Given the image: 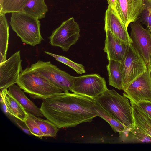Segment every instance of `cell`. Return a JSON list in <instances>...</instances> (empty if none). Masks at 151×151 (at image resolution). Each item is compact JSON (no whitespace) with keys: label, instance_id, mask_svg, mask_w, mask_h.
I'll list each match as a JSON object with an SVG mask.
<instances>
[{"label":"cell","instance_id":"obj_9","mask_svg":"<svg viewBox=\"0 0 151 151\" xmlns=\"http://www.w3.org/2000/svg\"><path fill=\"white\" fill-rule=\"evenodd\" d=\"M130 37L133 47L144 59L147 65L151 55V32L142 26L139 18L130 24Z\"/></svg>","mask_w":151,"mask_h":151},{"label":"cell","instance_id":"obj_5","mask_svg":"<svg viewBox=\"0 0 151 151\" xmlns=\"http://www.w3.org/2000/svg\"><path fill=\"white\" fill-rule=\"evenodd\" d=\"M29 68L37 74L58 86L64 92H69L73 85L75 77L60 69L50 61L39 60L32 64Z\"/></svg>","mask_w":151,"mask_h":151},{"label":"cell","instance_id":"obj_28","mask_svg":"<svg viewBox=\"0 0 151 151\" xmlns=\"http://www.w3.org/2000/svg\"><path fill=\"white\" fill-rule=\"evenodd\" d=\"M8 115L9 116V118L24 132L29 135H32L24 121L9 114H8Z\"/></svg>","mask_w":151,"mask_h":151},{"label":"cell","instance_id":"obj_18","mask_svg":"<svg viewBox=\"0 0 151 151\" xmlns=\"http://www.w3.org/2000/svg\"><path fill=\"white\" fill-rule=\"evenodd\" d=\"M9 27L5 14L0 13V63L6 60Z\"/></svg>","mask_w":151,"mask_h":151},{"label":"cell","instance_id":"obj_7","mask_svg":"<svg viewBox=\"0 0 151 151\" xmlns=\"http://www.w3.org/2000/svg\"><path fill=\"white\" fill-rule=\"evenodd\" d=\"M79 25L71 17L63 22L54 30L49 37V43L52 46L60 47L63 51H67L75 44L80 37Z\"/></svg>","mask_w":151,"mask_h":151},{"label":"cell","instance_id":"obj_8","mask_svg":"<svg viewBox=\"0 0 151 151\" xmlns=\"http://www.w3.org/2000/svg\"><path fill=\"white\" fill-rule=\"evenodd\" d=\"M107 89L104 78L98 74H93L75 77L70 91L93 99Z\"/></svg>","mask_w":151,"mask_h":151},{"label":"cell","instance_id":"obj_26","mask_svg":"<svg viewBox=\"0 0 151 151\" xmlns=\"http://www.w3.org/2000/svg\"><path fill=\"white\" fill-rule=\"evenodd\" d=\"M24 121L32 135L40 139L42 138V137H44L43 134L40 130L37 124L29 116L28 114Z\"/></svg>","mask_w":151,"mask_h":151},{"label":"cell","instance_id":"obj_31","mask_svg":"<svg viewBox=\"0 0 151 151\" xmlns=\"http://www.w3.org/2000/svg\"><path fill=\"white\" fill-rule=\"evenodd\" d=\"M147 65H148V67L151 76V55L150 57V59L149 63Z\"/></svg>","mask_w":151,"mask_h":151},{"label":"cell","instance_id":"obj_11","mask_svg":"<svg viewBox=\"0 0 151 151\" xmlns=\"http://www.w3.org/2000/svg\"><path fill=\"white\" fill-rule=\"evenodd\" d=\"M20 51L12 54L4 61L0 63V88H8L17 83L22 70Z\"/></svg>","mask_w":151,"mask_h":151},{"label":"cell","instance_id":"obj_16","mask_svg":"<svg viewBox=\"0 0 151 151\" xmlns=\"http://www.w3.org/2000/svg\"><path fill=\"white\" fill-rule=\"evenodd\" d=\"M7 89L1 91V103L5 105L8 114L24 121L28 113L20 104L7 92Z\"/></svg>","mask_w":151,"mask_h":151},{"label":"cell","instance_id":"obj_23","mask_svg":"<svg viewBox=\"0 0 151 151\" xmlns=\"http://www.w3.org/2000/svg\"><path fill=\"white\" fill-rule=\"evenodd\" d=\"M29 0H4L0 7V13L22 12Z\"/></svg>","mask_w":151,"mask_h":151},{"label":"cell","instance_id":"obj_15","mask_svg":"<svg viewBox=\"0 0 151 151\" xmlns=\"http://www.w3.org/2000/svg\"><path fill=\"white\" fill-rule=\"evenodd\" d=\"M8 93L28 113L35 116L40 117H44L40 108L38 107L25 95L22 89L17 85H13L8 88Z\"/></svg>","mask_w":151,"mask_h":151},{"label":"cell","instance_id":"obj_30","mask_svg":"<svg viewBox=\"0 0 151 151\" xmlns=\"http://www.w3.org/2000/svg\"><path fill=\"white\" fill-rule=\"evenodd\" d=\"M108 6L115 10V5L117 0H107Z\"/></svg>","mask_w":151,"mask_h":151},{"label":"cell","instance_id":"obj_10","mask_svg":"<svg viewBox=\"0 0 151 151\" xmlns=\"http://www.w3.org/2000/svg\"><path fill=\"white\" fill-rule=\"evenodd\" d=\"M147 66V70L123 90V95L136 103L142 101H151V76Z\"/></svg>","mask_w":151,"mask_h":151},{"label":"cell","instance_id":"obj_21","mask_svg":"<svg viewBox=\"0 0 151 151\" xmlns=\"http://www.w3.org/2000/svg\"><path fill=\"white\" fill-rule=\"evenodd\" d=\"M94 109L97 116L102 118L106 121L115 133L118 132L121 134L123 133L129 132V130L123 124L96 104L95 102Z\"/></svg>","mask_w":151,"mask_h":151},{"label":"cell","instance_id":"obj_3","mask_svg":"<svg viewBox=\"0 0 151 151\" xmlns=\"http://www.w3.org/2000/svg\"><path fill=\"white\" fill-rule=\"evenodd\" d=\"M17 83L33 99L44 100L63 92L58 86L37 74L29 67L21 71Z\"/></svg>","mask_w":151,"mask_h":151},{"label":"cell","instance_id":"obj_20","mask_svg":"<svg viewBox=\"0 0 151 151\" xmlns=\"http://www.w3.org/2000/svg\"><path fill=\"white\" fill-rule=\"evenodd\" d=\"M48 11V7L44 0H29L22 12L39 20L44 18Z\"/></svg>","mask_w":151,"mask_h":151},{"label":"cell","instance_id":"obj_2","mask_svg":"<svg viewBox=\"0 0 151 151\" xmlns=\"http://www.w3.org/2000/svg\"><path fill=\"white\" fill-rule=\"evenodd\" d=\"M95 102L129 131L134 127L132 108L128 99L114 89H108L93 99Z\"/></svg>","mask_w":151,"mask_h":151},{"label":"cell","instance_id":"obj_17","mask_svg":"<svg viewBox=\"0 0 151 151\" xmlns=\"http://www.w3.org/2000/svg\"><path fill=\"white\" fill-rule=\"evenodd\" d=\"M134 126L151 137V118L137 104L131 100Z\"/></svg>","mask_w":151,"mask_h":151},{"label":"cell","instance_id":"obj_33","mask_svg":"<svg viewBox=\"0 0 151 151\" xmlns=\"http://www.w3.org/2000/svg\"><path fill=\"white\" fill-rule=\"evenodd\" d=\"M149 1H150V5H151V0H149Z\"/></svg>","mask_w":151,"mask_h":151},{"label":"cell","instance_id":"obj_12","mask_svg":"<svg viewBox=\"0 0 151 151\" xmlns=\"http://www.w3.org/2000/svg\"><path fill=\"white\" fill-rule=\"evenodd\" d=\"M144 0H117L115 10L127 28L139 18Z\"/></svg>","mask_w":151,"mask_h":151},{"label":"cell","instance_id":"obj_19","mask_svg":"<svg viewBox=\"0 0 151 151\" xmlns=\"http://www.w3.org/2000/svg\"><path fill=\"white\" fill-rule=\"evenodd\" d=\"M121 63L110 60L106 66L109 85L119 90H123L122 86V76L120 68Z\"/></svg>","mask_w":151,"mask_h":151},{"label":"cell","instance_id":"obj_4","mask_svg":"<svg viewBox=\"0 0 151 151\" xmlns=\"http://www.w3.org/2000/svg\"><path fill=\"white\" fill-rule=\"evenodd\" d=\"M10 24L12 30L25 43L34 46L43 39L37 18L22 12L12 13Z\"/></svg>","mask_w":151,"mask_h":151},{"label":"cell","instance_id":"obj_27","mask_svg":"<svg viewBox=\"0 0 151 151\" xmlns=\"http://www.w3.org/2000/svg\"><path fill=\"white\" fill-rule=\"evenodd\" d=\"M130 129V132L132 136L136 139L143 142H151V137L140 129L137 127Z\"/></svg>","mask_w":151,"mask_h":151},{"label":"cell","instance_id":"obj_25","mask_svg":"<svg viewBox=\"0 0 151 151\" xmlns=\"http://www.w3.org/2000/svg\"><path fill=\"white\" fill-rule=\"evenodd\" d=\"M139 18L151 32V6L149 0H144L142 10Z\"/></svg>","mask_w":151,"mask_h":151},{"label":"cell","instance_id":"obj_24","mask_svg":"<svg viewBox=\"0 0 151 151\" xmlns=\"http://www.w3.org/2000/svg\"><path fill=\"white\" fill-rule=\"evenodd\" d=\"M45 52L54 57L56 60L68 66L78 74H81L85 73L84 67L81 64L74 62L63 56L54 54L47 51H45Z\"/></svg>","mask_w":151,"mask_h":151},{"label":"cell","instance_id":"obj_32","mask_svg":"<svg viewBox=\"0 0 151 151\" xmlns=\"http://www.w3.org/2000/svg\"><path fill=\"white\" fill-rule=\"evenodd\" d=\"M4 0H0V7L1 6Z\"/></svg>","mask_w":151,"mask_h":151},{"label":"cell","instance_id":"obj_14","mask_svg":"<svg viewBox=\"0 0 151 151\" xmlns=\"http://www.w3.org/2000/svg\"><path fill=\"white\" fill-rule=\"evenodd\" d=\"M106 32L104 52L106 53L108 60L121 63L126 54L129 45L114 35L109 30Z\"/></svg>","mask_w":151,"mask_h":151},{"label":"cell","instance_id":"obj_1","mask_svg":"<svg viewBox=\"0 0 151 151\" xmlns=\"http://www.w3.org/2000/svg\"><path fill=\"white\" fill-rule=\"evenodd\" d=\"M95 104L93 98L64 92L43 100L40 109L44 116L60 129L91 122L97 116Z\"/></svg>","mask_w":151,"mask_h":151},{"label":"cell","instance_id":"obj_22","mask_svg":"<svg viewBox=\"0 0 151 151\" xmlns=\"http://www.w3.org/2000/svg\"><path fill=\"white\" fill-rule=\"evenodd\" d=\"M29 116L37 124L44 137H55L58 129L53 123L48 119L45 120L27 112Z\"/></svg>","mask_w":151,"mask_h":151},{"label":"cell","instance_id":"obj_13","mask_svg":"<svg viewBox=\"0 0 151 151\" xmlns=\"http://www.w3.org/2000/svg\"><path fill=\"white\" fill-rule=\"evenodd\" d=\"M104 21L105 31L109 30L114 35L128 45L132 43L127 28L122 22L115 10L109 6L106 11Z\"/></svg>","mask_w":151,"mask_h":151},{"label":"cell","instance_id":"obj_6","mask_svg":"<svg viewBox=\"0 0 151 151\" xmlns=\"http://www.w3.org/2000/svg\"><path fill=\"white\" fill-rule=\"evenodd\" d=\"M147 65L142 56L131 44L121 63L123 90L139 76L145 72Z\"/></svg>","mask_w":151,"mask_h":151},{"label":"cell","instance_id":"obj_29","mask_svg":"<svg viewBox=\"0 0 151 151\" xmlns=\"http://www.w3.org/2000/svg\"><path fill=\"white\" fill-rule=\"evenodd\" d=\"M136 104L151 118V101H142Z\"/></svg>","mask_w":151,"mask_h":151}]
</instances>
